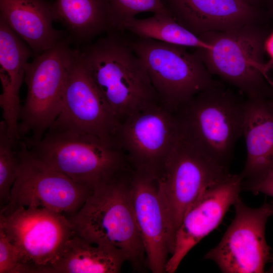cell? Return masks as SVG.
<instances>
[{"label":"cell","instance_id":"obj_6","mask_svg":"<svg viewBox=\"0 0 273 273\" xmlns=\"http://www.w3.org/2000/svg\"><path fill=\"white\" fill-rule=\"evenodd\" d=\"M71 42L68 38L35 56L26 66L27 93L19 123L21 138L26 142L39 141L60 113L67 76L77 53Z\"/></svg>","mask_w":273,"mask_h":273},{"label":"cell","instance_id":"obj_14","mask_svg":"<svg viewBox=\"0 0 273 273\" xmlns=\"http://www.w3.org/2000/svg\"><path fill=\"white\" fill-rule=\"evenodd\" d=\"M131 198L148 267L153 273L166 272L167 262L174 248L175 233L158 179L133 170Z\"/></svg>","mask_w":273,"mask_h":273},{"label":"cell","instance_id":"obj_19","mask_svg":"<svg viewBox=\"0 0 273 273\" xmlns=\"http://www.w3.org/2000/svg\"><path fill=\"white\" fill-rule=\"evenodd\" d=\"M242 135L247 157L243 180L256 177L273 167V107L269 100L247 98Z\"/></svg>","mask_w":273,"mask_h":273},{"label":"cell","instance_id":"obj_13","mask_svg":"<svg viewBox=\"0 0 273 273\" xmlns=\"http://www.w3.org/2000/svg\"><path fill=\"white\" fill-rule=\"evenodd\" d=\"M119 125L77 48L67 76L61 111L52 126L95 134L118 144Z\"/></svg>","mask_w":273,"mask_h":273},{"label":"cell","instance_id":"obj_23","mask_svg":"<svg viewBox=\"0 0 273 273\" xmlns=\"http://www.w3.org/2000/svg\"><path fill=\"white\" fill-rule=\"evenodd\" d=\"M18 148L8 135L6 123L2 120L0 122L1 210L9 203L11 190L17 178L20 163Z\"/></svg>","mask_w":273,"mask_h":273},{"label":"cell","instance_id":"obj_22","mask_svg":"<svg viewBox=\"0 0 273 273\" xmlns=\"http://www.w3.org/2000/svg\"><path fill=\"white\" fill-rule=\"evenodd\" d=\"M126 30L140 38L196 49H204L207 44L201 37L178 23L170 14H154L143 19H132L125 23L122 31Z\"/></svg>","mask_w":273,"mask_h":273},{"label":"cell","instance_id":"obj_18","mask_svg":"<svg viewBox=\"0 0 273 273\" xmlns=\"http://www.w3.org/2000/svg\"><path fill=\"white\" fill-rule=\"evenodd\" d=\"M34 55L29 47L0 17V106L3 120L12 135L19 132L22 106L19 93L28 61Z\"/></svg>","mask_w":273,"mask_h":273},{"label":"cell","instance_id":"obj_7","mask_svg":"<svg viewBox=\"0 0 273 273\" xmlns=\"http://www.w3.org/2000/svg\"><path fill=\"white\" fill-rule=\"evenodd\" d=\"M128 42L144 63L160 102L173 112L219 82L196 53L186 47L140 37Z\"/></svg>","mask_w":273,"mask_h":273},{"label":"cell","instance_id":"obj_8","mask_svg":"<svg viewBox=\"0 0 273 273\" xmlns=\"http://www.w3.org/2000/svg\"><path fill=\"white\" fill-rule=\"evenodd\" d=\"M17 178L8 204L0 215L10 214L20 207L46 209L67 218L83 206L94 189L78 183L48 166L32 153L21 140Z\"/></svg>","mask_w":273,"mask_h":273},{"label":"cell","instance_id":"obj_5","mask_svg":"<svg viewBox=\"0 0 273 273\" xmlns=\"http://www.w3.org/2000/svg\"><path fill=\"white\" fill-rule=\"evenodd\" d=\"M245 101L221 82L206 89L174 112L179 134L228 167L242 136Z\"/></svg>","mask_w":273,"mask_h":273},{"label":"cell","instance_id":"obj_25","mask_svg":"<svg viewBox=\"0 0 273 273\" xmlns=\"http://www.w3.org/2000/svg\"><path fill=\"white\" fill-rule=\"evenodd\" d=\"M0 273H25L19 252L0 229Z\"/></svg>","mask_w":273,"mask_h":273},{"label":"cell","instance_id":"obj_20","mask_svg":"<svg viewBox=\"0 0 273 273\" xmlns=\"http://www.w3.org/2000/svg\"><path fill=\"white\" fill-rule=\"evenodd\" d=\"M53 7L72 42L84 45L114 30L109 0H56Z\"/></svg>","mask_w":273,"mask_h":273},{"label":"cell","instance_id":"obj_3","mask_svg":"<svg viewBox=\"0 0 273 273\" xmlns=\"http://www.w3.org/2000/svg\"><path fill=\"white\" fill-rule=\"evenodd\" d=\"M132 171L94 189L81 208L68 219L75 234L117 251L138 269L146 257L132 201Z\"/></svg>","mask_w":273,"mask_h":273},{"label":"cell","instance_id":"obj_17","mask_svg":"<svg viewBox=\"0 0 273 273\" xmlns=\"http://www.w3.org/2000/svg\"><path fill=\"white\" fill-rule=\"evenodd\" d=\"M0 17L29 47L34 56L69 37L54 28L53 2L47 0H0Z\"/></svg>","mask_w":273,"mask_h":273},{"label":"cell","instance_id":"obj_24","mask_svg":"<svg viewBox=\"0 0 273 273\" xmlns=\"http://www.w3.org/2000/svg\"><path fill=\"white\" fill-rule=\"evenodd\" d=\"M114 29L122 32L123 24L144 12L169 14L163 0H109Z\"/></svg>","mask_w":273,"mask_h":273},{"label":"cell","instance_id":"obj_29","mask_svg":"<svg viewBox=\"0 0 273 273\" xmlns=\"http://www.w3.org/2000/svg\"><path fill=\"white\" fill-rule=\"evenodd\" d=\"M248 3L262 9V0H245Z\"/></svg>","mask_w":273,"mask_h":273},{"label":"cell","instance_id":"obj_27","mask_svg":"<svg viewBox=\"0 0 273 273\" xmlns=\"http://www.w3.org/2000/svg\"><path fill=\"white\" fill-rule=\"evenodd\" d=\"M262 9L268 19L273 20V0H262Z\"/></svg>","mask_w":273,"mask_h":273},{"label":"cell","instance_id":"obj_15","mask_svg":"<svg viewBox=\"0 0 273 273\" xmlns=\"http://www.w3.org/2000/svg\"><path fill=\"white\" fill-rule=\"evenodd\" d=\"M243 181L241 174H232L208 190L190 207L176 232L166 272H174L191 249L220 224L240 197Z\"/></svg>","mask_w":273,"mask_h":273},{"label":"cell","instance_id":"obj_11","mask_svg":"<svg viewBox=\"0 0 273 273\" xmlns=\"http://www.w3.org/2000/svg\"><path fill=\"white\" fill-rule=\"evenodd\" d=\"M235 216L219 243L204 258L224 273H263L271 261V249L265 239V227L273 215V201L252 208L239 197Z\"/></svg>","mask_w":273,"mask_h":273},{"label":"cell","instance_id":"obj_21","mask_svg":"<svg viewBox=\"0 0 273 273\" xmlns=\"http://www.w3.org/2000/svg\"><path fill=\"white\" fill-rule=\"evenodd\" d=\"M125 261L117 251L91 242L73 232L47 273H117Z\"/></svg>","mask_w":273,"mask_h":273},{"label":"cell","instance_id":"obj_12","mask_svg":"<svg viewBox=\"0 0 273 273\" xmlns=\"http://www.w3.org/2000/svg\"><path fill=\"white\" fill-rule=\"evenodd\" d=\"M0 229L18 249L25 273H47L73 233L66 216L35 207H20L9 215H0Z\"/></svg>","mask_w":273,"mask_h":273},{"label":"cell","instance_id":"obj_26","mask_svg":"<svg viewBox=\"0 0 273 273\" xmlns=\"http://www.w3.org/2000/svg\"><path fill=\"white\" fill-rule=\"evenodd\" d=\"M243 188L255 195L261 193L273 198V167L256 177L243 180Z\"/></svg>","mask_w":273,"mask_h":273},{"label":"cell","instance_id":"obj_31","mask_svg":"<svg viewBox=\"0 0 273 273\" xmlns=\"http://www.w3.org/2000/svg\"><path fill=\"white\" fill-rule=\"evenodd\" d=\"M269 101H270V103L271 105L273 107V99L269 100Z\"/></svg>","mask_w":273,"mask_h":273},{"label":"cell","instance_id":"obj_4","mask_svg":"<svg viewBox=\"0 0 273 273\" xmlns=\"http://www.w3.org/2000/svg\"><path fill=\"white\" fill-rule=\"evenodd\" d=\"M24 142L48 166L93 189L132 170L118 144L95 134L52 126L39 141Z\"/></svg>","mask_w":273,"mask_h":273},{"label":"cell","instance_id":"obj_16","mask_svg":"<svg viewBox=\"0 0 273 273\" xmlns=\"http://www.w3.org/2000/svg\"><path fill=\"white\" fill-rule=\"evenodd\" d=\"M171 16L199 36L267 22L264 10L245 0H163Z\"/></svg>","mask_w":273,"mask_h":273},{"label":"cell","instance_id":"obj_2","mask_svg":"<svg viewBox=\"0 0 273 273\" xmlns=\"http://www.w3.org/2000/svg\"><path fill=\"white\" fill-rule=\"evenodd\" d=\"M264 23L203 34L207 47L195 51L212 75L249 99H273V60H265L269 34Z\"/></svg>","mask_w":273,"mask_h":273},{"label":"cell","instance_id":"obj_28","mask_svg":"<svg viewBox=\"0 0 273 273\" xmlns=\"http://www.w3.org/2000/svg\"><path fill=\"white\" fill-rule=\"evenodd\" d=\"M266 50L273 60V32L269 34L266 42Z\"/></svg>","mask_w":273,"mask_h":273},{"label":"cell","instance_id":"obj_9","mask_svg":"<svg viewBox=\"0 0 273 273\" xmlns=\"http://www.w3.org/2000/svg\"><path fill=\"white\" fill-rule=\"evenodd\" d=\"M231 174L228 166L197 149L178 131L174 146L158 179L175 233L190 207L208 190Z\"/></svg>","mask_w":273,"mask_h":273},{"label":"cell","instance_id":"obj_1","mask_svg":"<svg viewBox=\"0 0 273 273\" xmlns=\"http://www.w3.org/2000/svg\"><path fill=\"white\" fill-rule=\"evenodd\" d=\"M120 31H111L79 49L83 62L119 123L160 102L145 66Z\"/></svg>","mask_w":273,"mask_h":273},{"label":"cell","instance_id":"obj_30","mask_svg":"<svg viewBox=\"0 0 273 273\" xmlns=\"http://www.w3.org/2000/svg\"><path fill=\"white\" fill-rule=\"evenodd\" d=\"M271 262L272 263H271V266L269 268V269H268L267 272L273 273V254H272V257Z\"/></svg>","mask_w":273,"mask_h":273},{"label":"cell","instance_id":"obj_10","mask_svg":"<svg viewBox=\"0 0 273 273\" xmlns=\"http://www.w3.org/2000/svg\"><path fill=\"white\" fill-rule=\"evenodd\" d=\"M178 135L174 112L158 102L121 122L117 142L133 170L158 179Z\"/></svg>","mask_w":273,"mask_h":273}]
</instances>
